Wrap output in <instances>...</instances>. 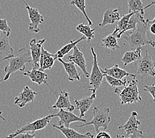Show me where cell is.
I'll return each instance as SVG.
<instances>
[{
    "label": "cell",
    "instance_id": "1",
    "mask_svg": "<svg viewBox=\"0 0 155 138\" xmlns=\"http://www.w3.org/2000/svg\"><path fill=\"white\" fill-rule=\"evenodd\" d=\"M149 30L146 21L139 22L137 23L135 29L126 31L122 35L121 37L127 41L131 50H135L137 47H143L144 45H150L154 48V41L148 39L147 32Z\"/></svg>",
    "mask_w": 155,
    "mask_h": 138
},
{
    "label": "cell",
    "instance_id": "2",
    "mask_svg": "<svg viewBox=\"0 0 155 138\" xmlns=\"http://www.w3.org/2000/svg\"><path fill=\"white\" fill-rule=\"evenodd\" d=\"M8 65L4 68L5 75L3 81H7L12 74L17 71H24L26 68V64H31L32 59L29 51L25 48L19 49L15 55L8 59Z\"/></svg>",
    "mask_w": 155,
    "mask_h": 138
},
{
    "label": "cell",
    "instance_id": "3",
    "mask_svg": "<svg viewBox=\"0 0 155 138\" xmlns=\"http://www.w3.org/2000/svg\"><path fill=\"white\" fill-rule=\"evenodd\" d=\"M132 78L127 82V84L123 86V90H119L115 88L114 93L119 96V100L121 104H137L138 102H141L142 98L140 97V91L138 88V80L136 79V75L134 74Z\"/></svg>",
    "mask_w": 155,
    "mask_h": 138
},
{
    "label": "cell",
    "instance_id": "4",
    "mask_svg": "<svg viewBox=\"0 0 155 138\" xmlns=\"http://www.w3.org/2000/svg\"><path fill=\"white\" fill-rule=\"evenodd\" d=\"M110 109L105 106H96L93 109V119L89 122H85L83 124L76 126V128H82L87 126L93 125L94 126L96 133H99L101 127L107 130L109 123L111 122L110 116Z\"/></svg>",
    "mask_w": 155,
    "mask_h": 138
},
{
    "label": "cell",
    "instance_id": "5",
    "mask_svg": "<svg viewBox=\"0 0 155 138\" xmlns=\"http://www.w3.org/2000/svg\"><path fill=\"white\" fill-rule=\"evenodd\" d=\"M91 55L93 56V64L91 68V72L89 76V86L86 88L91 92V96L96 98L97 90L101 86L104 77V74L102 72L97 63V55L93 47H91Z\"/></svg>",
    "mask_w": 155,
    "mask_h": 138
},
{
    "label": "cell",
    "instance_id": "6",
    "mask_svg": "<svg viewBox=\"0 0 155 138\" xmlns=\"http://www.w3.org/2000/svg\"><path fill=\"white\" fill-rule=\"evenodd\" d=\"M137 112L135 111L132 112L127 122L118 127L119 130H122L126 133V137L138 138L143 136V132L139 130V126L141 124V123L137 119Z\"/></svg>",
    "mask_w": 155,
    "mask_h": 138
},
{
    "label": "cell",
    "instance_id": "7",
    "mask_svg": "<svg viewBox=\"0 0 155 138\" xmlns=\"http://www.w3.org/2000/svg\"><path fill=\"white\" fill-rule=\"evenodd\" d=\"M52 118L51 117V115L50 114L45 117H43V118L37 119L33 122L28 123L27 124L22 126L21 128L15 131V132L9 134L5 138H12L13 137L16 136L17 134L24 132H29L31 133H34L36 132V131L43 130L48 125V123H50Z\"/></svg>",
    "mask_w": 155,
    "mask_h": 138
},
{
    "label": "cell",
    "instance_id": "8",
    "mask_svg": "<svg viewBox=\"0 0 155 138\" xmlns=\"http://www.w3.org/2000/svg\"><path fill=\"white\" fill-rule=\"evenodd\" d=\"M136 74L140 75L142 78L155 76V62L149 55L148 51H146L143 57L139 60Z\"/></svg>",
    "mask_w": 155,
    "mask_h": 138
},
{
    "label": "cell",
    "instance_id": "9",
    "mask_svg": "<svg viewBox=\"0 0 155 138\" xmlns=\"http://www.w3.org/2000/svg\"><path fill=\"white\" fill-rule=\"evenodd\" d=\"M24 3L25 5V8L27 10L28 15H29L30 19V23L28 29L32 33H39L41 30L38 26L45 21L43 16L40 13L38 9L31 7L26 2H24Z\"/></svg>",
    "mask_w": 155,
    "mask_h": 138
},
{
    "label": "cell",
    "instance_id": "10",
    "mask_svg": "<svg viewBox=\"0 0 155 138\" xmlns=\"http://www.w3.org/2000/svg\"><path fill=\"white\" fill-rule=\"evenodd\" d=\"M51 115L52 118L54 117L59 118L60 121L58 122V126H62L66 127H70V125L74 122H80L82 123H85L87 122L86 119L75 115L73 114L72 112L67 111L63 109H60L58 113Z\"/></svg>",
    "mask_w": 155,
    "mask_h": 138
},
{
    "label": "cell",
    "instance_id": "11",
    "mask_svg": "<svg viewBox=\"0 0 155 138\" xmlns=\"http://www.w3.org/2000/svg\"><path fill=\"white\" fill-rule=\"evenodd\" d=\"M55 95L57 97L56 103L52 106L53 109H63L69 112H73L75 109V106L70 100V94L68 92L59 89L56 92Z\"/></svg>",
    "mask_w": 155,
    "mask_h": 138
},
{
    "label": "cell",
    "instance_id": "12",
    "mask_svg": "<svg viewBox=\"0 0 155 138\" xmlns=\"http://www.w3.org/2000/svg\"><path fill=\"white\" fill-rule=\"evenodd\" d=\"M46 41V39H43L37 41L35 39H31L29 42L30 47V53L31 56V59H32L33 67L35 69H39V61L41 54V49L43 47V44Z\"/></svg>",
    "mask_w": 155,
    "mask_h": 138
},
{
    "label": "cell",
    "instance_id": "13",
    "mask_svg": "<svg viewBox=\"0 0 155 138\" xmlns=\"http://www.w3.org/2000/svg\"><path fill=\"white\" fill-rule=\"evenodd\" d=\"M37 95V93L31 89L29 86H26L20 94L14 99V104L20 108H23L26 104L34 102Z\"/></svg>",
    "mask_w": 155,
    "mask_h": 138
},
{
    "label": "cell",
    "instance_id": "14",
    "mask_svg": "<svg viewBox=\"0 0 155 138\" xmlns=\"http://www.w3.org/2000/svg\"><path fill=\"white\" fill-rule=\"evenodd\" d=\"M23 75L25 76H28L32 82L38 85L43 84H46L49 88H50L51 90L53 93V94H56V92L52 90V88L49 86L48 84L47 74L45 73L43 70H41L39 69H35L34 67H33V69L31 70L24 72Z\"/></svg>",
    "mask_w": 155,
    "mask_h": 138
},
{
    "label": "cell",
    "instance_id": "15",
    "mask_svg": "<svg viewBox=\"0 0 155 138\" xmlns=\"http://www.w3.org/2000/svg\"><path fill=\"white\" fill-rule=\"evenodd\" d=\"M68 60L69 62H72L74 65L79 67L80 69L82 71L84 76L86 78L89 77L90 74L87 70L86 59L84 58L83 52L79 50L77 45L73 48L72 55L68 56Z\"/></svg>",
    "mask_w": 155,
    "mask_h": 138
},
{
    "label": "cell",
    "instance_id": "16",
    "mask_svg": "<svg viewBox=\"0 0 155 138\" xmlns=\"http://www.w3.org/2000/svg\"><path fill=\"white\" fill-rule=\"evenodd\" d=\"M57 59L56 54L49 52L43 47L41 49V54L39 61V69L41 70H50L54 66L56 60Z\"/></svg>",
    "mask_w": 155,
    "mask_h": 138
},
{
    "label": "cell",
    "instance_id": "17",
    "mask_svg": "<svg viewBox=\"0 0 155 138\" xmlns=\"http://www.w3.org/2000/svg\"><path fill=\"white\" fill-rule=\"evenodd\" d=\"M119 9H107L103 14V19L99 23L98 26L100 28H103L107 25L114 24L116 21H118L120 17L119 14Z\"/></svg>",
    "mask_w": 155,
    "mask_h": 138
},
{
    "label": "cell",
    "instance_id": "18",
    "mask_svg": "<svg viewBox=\"0 0 155 138\" xmlns=\"http://www.w3.org/2000/svg\"><path fill=\"white\" fill-rule=\"evenodd\" d=\"M95 99H96V98L91 95L89 97L80 99V100L76 99L74 100V104L76 107L80 112V118H84L86 113L89 110V109L90 108L91 105H92Z\"/></svg>",
    "mask_w": 155,
    "mask_h": 138
},
{
    "label": "cell",
    "instance_id": "19",
    "mask_svg": "<svg viewBox=\"0 0 155 138\" xmlns=\"http://www.w3.org/2000/svg\"><path fill=\"white\" fill-rule=\"evenodd\" d=\"M154 5H155V2H151L147 5L144 6L141 0H128L129 12L138 13L143 17H144V10Z\"/></svg>",
    "mask_w": 155,
    "mask_h": 138
},
{
    "label": "cell",
    "instance_id": "20",
    "mask_svg": "<svg viewBox=\"0 0 155 138\" xmlns=\"http://www.w3.org/2000/svg\"><path fill=\"white\" fill-rule=\"evenodd\" d=\"M59 62H61L62 65L64 66L66 72L68 74V80L71 82H74V80H80V73L78 71L76 67L74 64L72 62H65L62 59H57Z\"/></svg>",
    "mask_w": 155,
    "mask_h": 138
},
{
    "label": "cell",
    "instance_id": "21",
    "mask_svg": "<svg viewBox=\"0 0 155 138\" xmlns=\"http://www.w3.org/2000/svg\"><path fill=\"white\" fill-rule=\"evenodd\" d=\"M52 126L54 128L61 131L63 135L66 138H88L92 135L90 132H87L85 134H82L76 132L75 130L70 128V127H66L62 126L52 124Z\"/></svg>",
    "mask_w": 155,
    "mask_h": 138
},
{
    "label": "cell",
    "instance_id": "22",
    "mask_svg": "<svg viewBox=\"0 0 155 138\" xmlns=\"http://www.w3.org/2000/svg\"><path fill=\"white\" fill-rule=\"evenodd\" d=\"M101 70L104 74H107V75L115 78V79H123L127 76H132L134 75V74L129 73L128 72H127L126 70L121 69L117 64H115V65L114 66H112L111 68H105L104 69V70Z\"/></svg>",
    "mask_w": 155,
    "mask_h": 138
},
{
    "label": "cell",
    "instance_id": "23",
    "mask_svg": "<svg viewBox=\"0 0 155 138\" xmlns=\"http://www.w3.org/2000/svg\"><path fill=\"white\" fill-rule=\"evenodd\" d=\"M14 55V50L10 45L9 36L0 31V55L4 56Z\"/></svg>",
    "mask_w": 155,
    "mask_h": 138
},
{
    "label": "cell",
    "instance_id": "24",
    "mask_svg": "<svg viewBox=\"0 0 155 138\" xmlns=\"http://www.w3.org/2000/svg\"><path fill=\"white\" fill-rule=\"evenodd\" d=\"M143 51L142 47H137L135 50L132 51L126 52L121 59V62L124 66H127L129 64L138 61L141 56V53Z\"/></svg>",
    "mask_w": 155,
    "mask_h": 138
},
{
    "label": "cell",
    "instance_id": "25",
    "mask_svg": "<svg viewBox=\"0 0 155 138\" xmlns=\"http://www.w3.org/2000/svg\"><path fill=\"white\" fill-rule=\"evenodd\" d=\"M117 39L115 35L111 33L101 39V45L105 49H110L111 51L118 50L120 49V46L118 44Z\"/></svg>",
    "mask_w": 155,
    "mask_h": 138
},
{
    "label": "cell",
    "instance_id": "26",
    "mask_svg": "<svg viewBox=\"0 0 155 138\" xmlns=\"http://www.w3.org/2000/svg\"><path fill=\"white\" fill-rule=\"evenodd\" d=\"M134 14H135V13L129 12L127 14L123 15L121 18L119 19V20L117 21V26H116L115 30L111 33L115 35L116 37L117 38L118 35H120L121 32L124 31L127 26L129 19L131 18V17Z\"/></svg>",
    "mask_w": 155,
    "mask_h": 138
},
{
    "label": "cell",
    "instance_id": "27",
    "mask_svg": "<svg viewBox=\"0 0 155 138\" xmlns=\"http://www.w3.org/2000/svg\"><path fill=\"white\" fill-rule=\"evenodd\" d=\"M96 29V28L91 29L89 25L85 23H80L76 27V30L84 35V36L86 38L87 42H90L94 39V31Z\"/></svg>",
    "mask_w": 155,
    "mask_h": 138
},
{
    "label": "cell",
    "instance_id": "28",
    "mask_svg": "<svg viewBox=\"0 0 155 138\" xmlns=\"http://www.w3.org/2000/svg\"><path fill=\"white\" fill-rule=\"evenodd\" d=\"M86 40V38L83 36L81 38H80L79 39H78L76 41L74 40H71L70 41L69 43L65 45L64 47H62L60 50H58L57 52H56V56H57V59H62L64 56L68 54V53L73 49V48L76 46L81 41Z\"/></svg>",
    "mask_w": 155,
    "mask_h": 138
},
{
    "label": "cell",
    "instance_id": "29",
    "mask_svg": "<svg viewBox=\"0 0 155 138\" xmlns=\"http://www.w3.org/2000/svg\"><path fill=\"white\" fill-rule=\"evenodd\" d=\"M70 4L73 6L76 7V8L83 13V15L84 17H85V18L89 25L90 26L92 25H93L92 21H91V19L89 18V17L87 16V14L86 13V0H72V1L70 2Z\"/></svg>",
    "mask_w": 155,
    "mask_h": 138
},
{
    "label": "cell",
    "instance_id": "30",
    "mask_svg": "<svg viewBox=\"0 0 155 138\" xmlns=\"http://www.w3.org/2000/svg\"><path fill=\"white\" fill-rule=\"evenodd\" d=\"M104 76L105 77V79H106V80L108 82V84H110L111 87L117 88L120 86H125L127 84V80L125 79H117L105 74H104Z\"/></svg>",
    "mask_w": 155,
    "mask_h": 138
},
{
    "label": "cell",
    "instance_id": "31",
    "mask_svg": "<svg viewBox=\"0 0 155 138\" xmlns=\"http://www.w3.org/2000/svg\"><path fill=\"white\" fill-rule=\"evenodd\" d=\"M139 17L138 15H137V14L135 13L134 14V15H133L131 18L129 19V23H128V25L127 26V27L125 29V30L122 31L121 34L118 35L117 36V38L119 39V38H121V36L122 35L123 33H125L126 31H130V30H133L135 29L136 27H137V23H138L139 22Z\"/></svg>",
    "mask_w": 155,
    "mask_h": 138
},
{
    "label": "cell",
    "instance_id": "32",
    "mask_svg": "<svg viewBox=\"0 0 155 138\" xmlns=\"http://www.w3.org/2000/svg\"><path fill=\"white\" fill-rule=\"evenodd\" d=\"M0 31L5 33L9 37L11 35L12 30L8 25L6 19H0Z\"/></svg>",
    "mask_w": 155,
    "mask_h": 138
},
{
    "label": "cell",
    "instance_id": "33",
    "mask_svg": "<svg viewBox=\"0 0 155 138\" xmlns=\"http://www.w3.org/2000/svg\"><path fill=\"white\" fill-rule=\"evenodd\" d=\"M143 91L150 94V95L152 96L153 98V102H155V84H153L151 85V86H147V85H145V86H144Z\"/></svg>",
    "mask_w": 155,
    "mask_h": 138
},
{
    "label": "cell",
    "instance_id": "34",
    "mask_svg": "<svg viewBox=\"0 0 155 138\" xmlns=\"http://www.w3.org/2000/svg\"><path fill=\"white\" fill-rule=\"evenodd\" d=\"M36 137V134L31 133L29 132H24L17 134L16 136L13 137L12 138H35Z\"/></svg>",
    "mask_w": 155,
    "mask_h": 138
},
{
    "label": "cell",
    "instance_id": "35",
    "mask_svg": "<svg viewBox=\"0 0 155 138\" xmlns=\"http://www.w3.org/2000/svg\"><path fill=\"white\" fill-rule=\"evenodd\" d=\"M96 138H111V137L107 132L104 131V132H100L97 133Z\"/></svg>",
    "mask_w": 155,
    "mask_h": 138
},
{
    "label": "cell",
    "instance_id": "36",
    "mask_svg": "<svg viewBox=\"0 0 155 138\" xmlns=\"http://www.w3.org/2000/svg\"><path fill=\"white\" fill-rule=\"evenodd\" d=\"M149 30H150L151 33L155 35V23L150 25L149 27Z\"/></svg>",
    "mask_w": 155,
    "mask_h": 138
},
{
    "label": "cell",
    "instance_id": "37",
    "mask_svg": "<svg viewBox=\"0 0 155 138\" xmlns=\"http://www.w3.org/2000/svg\"><path fill=\"white\" fill-rule=\"evenodd\" d=\"M145 21H146V23H147V24L148 27H149V25H150V24L154 23H155V17H154V18L153 20H150L149 19H145Z\"/></svg>",
    "mask_w": 155,
    "mask_h": 138
},
{
    "label": "cell",
    "instance_id": "38",
    "mask_svg": "<svg viewBox=\"0 0 155 138\" xmlns=\"http://www.w3.org/2000/svg\"><path fill=\"white\" fill-rule=\"evenodd\" d=\"M13 55H12V56H4V57H3L2 59H1L0 60V62H3V61H7V60H8L9 58H11L12 56H13Z\"/></svg>",
    "mask_w": 155,
    "mask_h": 138
},
{
    "label": "cell",
    "instance_id": "39",
    "mask_svg": "<svg viewBox=\"0 0 155 138\" xmlns=\"http://www.w3.org/2000/svg\"><path fill=\"white\" fill-rule=\"evenodd\" d=\"M116 137L117 138H131V137H126V136H123V134H117V135H116Z\"/></svg>",
    "mask_w": 155,
    "mask_h": 138
},
{
    "label": "cell",
    "instance_id": "40",
    "mask_svg": "<svg viewBox=\"0 0 155 138\" xmlns=\"http://www.w3.org/2000/svg\"><path fill=\"white\" fill-rule=\"evenodd\" d=\"M2 111H0V118H2L3 120H5V118H3V117L2 116Z\"/></svg>",
    "mask_w": 155,
    "mask_h": 138
},
{
    "label": "cell",
    "instance_id": "41",
    "mask_svg": "<svg viewBox=\"0 0 155 138\" xmlns=\"http://www.w3.org/2000/svg\"><path fill=\"white\" fill-rule=\"evenodd\" d=\"M94 135H93V134H92V135H91L90 137H88V138H94Z\"/></svg>",
    "mask_w": 155,
    "mask_h": 138
},
{
    "label": "cell",
    "instance_id": "42",
    "mask_svg": "<svg viewBox=\"0 0 155 138\" xmlns=\"http://www.w3.org/2000/svg\"><path fill=\"white\" fill-rule=\"evenodd\" d=\"M2 81H3V80H0V82H2Z\"/></svg>",
    "mask_w": 155,
    "mask_h": 138
},
{
    "label": "cell",
    "instance_id": "43",
    "mask_svg": "<svg viewBox=\"0 0 155 138\" xmlns=\"http://www.w3.org/2000/svg\"><path fill=\"white\" fill-rule=\"evenodd\" d=\"M154 48H155V41H154Z\"/></svg>",
    "mask_w": 155,
    "mask_h": 138
},
{
    "label": "cell",
    "instance_id": "44",
    "mask_svg": "<svg viewBox=\"0 0 155 138\" xmlns=\"http://www.w3.org/2000/svg\"><path fill=\"white\" fill-rule=\"evenodd\" d=\"M138 138H140V137H138Z\"/></svg>",
    "mask_w": 155,
    "mask_h": 138
},
{
    "label": "cell",
    "instance_id": "45",
    "mask_svg": "<svg viewBox=\"0 0 155 138\" xmlns=\"http://www.w3.org/2000/svg\"></svg>",
    "mask_w": 155,
    "mask_h": 138
}]
</instances>
